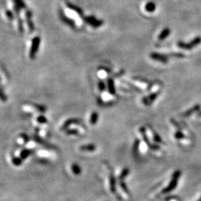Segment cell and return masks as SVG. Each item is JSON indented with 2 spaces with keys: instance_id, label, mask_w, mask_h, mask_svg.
<instances>
[{
  "instance_id": "cell-1",
  "label": "cell",
  "mask_w": 201,
  "mask_h": 201,
  "mask_svg": "<svg viewBox=\"0 0 201 201\" xmlns=\"http://www.w3.org/2000/svg\"><path fill=\"white\" fill-rule=\"evenodd\" d=\"M181 176V171L180 170H177L176 171H174V173L172 175L171 180L169 182L168 185L167 187H165L163 190L162 191V194H168L170 191H173V190L176 188V187L177 186V182L179 180V177Z\"/></svg>"
},
{
  "instance_id": "cell-2",
  "label": "cell",
  "mask_w": 201,
  "mask_h": 201,
  "mask_svg": "<svg viewBox=\"0 0 201 201\" xmlns=\"http://www.w3.org/2000/svg\"><path fill=\"white\" fill-rule=\"evenodd\" d=\"M201 43V36H197V37L194 38L191 41H190L188 43H185V42H182V41H179L177 42V45L180 48L182 49H187L190 50L192 49L193 48H194L195 46L198 45L199 44Z\"/></svg>"
},
{
  "instance_id": "cell-3",
  "label": "cell",
  "mask_w": 201,
  "mask_h": 201,
  "mask_svg": "<svg viewBox=\"0 0 201 201\" xmlns=\"http://www.w3.org/2000/svg\"><path fill=\"white\" fill-rule=\"evenodd\" d=\"M41 38L39 36H36L32 39L31 41V48L29 51V57L31 59H34L36 57V53L38 52L39 50V45H40Z\"/></svg>"
},
{
  "instance_id": "cell-4",
  "label": "cell",
  "mask_w": 201,
  "mask_h": 201,
  "mask_svg": "<svg viewBox=\"0 0 201 201\" xmlns=\"http://www.w3.org/2000/svg\"><path fill=\"white\" fill-rule=\"evenodd\" d=\"M58 12H59V16H60V19H61L62 22H64L66 25H68V26L71 27V28H75L76 24L74 19H71V18H69L68 16H67L64 13V11H63V10L61 8V7H59Z\"/></svg>"
},
{
  "instance_id": "cell-5",
  "label": "cell",
  "mask_w": 201,
  "mask_h": 201,
  "mask_svg": "<svg viewBox=\"0 0 201 201\" xmlns=\"http://www.w3.org/2000/svg\"><path fill=\"white\" fill-rule=\"evenodd\" d=\"M133 85H135L138 89H147L150 90V85L146 80L139 77H133Z\"/></svg>"
},
{
  "instance_id": "cell-6",
  "label": "cell",
  "mask_w": 201,
  "mask_h": 201,
  "mask_svg": "<svg viewBox=\"0 0 201 201\" xmlns=\"http://www.w3.org/2000/svg\"><path fill=\"white\" fill-rule=\"evenodd\" d=\"M108 186L109 191L112 194H115L116 191V181L110 168H109V175H108Z\"/></svg>"
},
{
  "instance_id": "cell-7",
  "label": "cell",
  "mask_w": 201,
  "mask_h": 201,
  "mask_svg": "<svg viewBox=\"0 0 201 201\" xmlns=\"http://www.w3.org/2000/svg\"><path fill=\"white\" fill-rule=\"evenodd\" d=\"M159 92H151L150 94H149L147 96H144L141 98V102H142L143 104L146 105V106H149V105L151 104L157 98V97L159 96Z\"/></svg>"
},
{
  "instance_id": "cell-8",
  "label": "cell",
  "mask_w": 201,
  "mask_h": 201,
  "mask_svg": "<svg viewBox=\"0 0 201 201\" xmlns=\"http://www.w3.org/2000/svg\"><path fill=\"white\" fill-rule=\"evenodd\" d=\"M115 95H112L109 92H102V95H100V99L99 101L100 102V104L103 103H112L114 101H115Z\"/></svg>"
},
{
  "instance_id": "cell-9",
  "label": "cell",
  "mask_w": 201,
  "mask_h": 201,
  "mask_svg": "<svg viewBox=\"0 0 201 201\" xmlns=\"http://www.w3.org/2000/svg\"><path fill=\"white\" fill-rule=\"evenodd\" d=\"M25 20H26L27 25H28V28L29 29L30 33L34 32L35 29L34 24L32 20V16H33V13L31 10H25Z\"/></svg>"
},
{
  "instance_id": "cell-10",
  "label": "cell",
  "mask_w": 201,
  "mask_h": 201,
  "mask_svg": "<svg viewBox=\"0 0 201 201\" xmlns=\"http://www.w3.org/2000/svg\"><path fill=\"white\" fill-rule=\"evenodd\" d=\"M65 4H66V7H68V8H69L70 10H73V11L75 12V13H77V14H78L81 18H83V16H84V14H83V10H82L81 7H80L79 6L75 5V4H74L73 3L70 2V1H68V0H65Z\"/></svg>"
},
{
  "instance_id": "cell-11",
  "label": "cell",
  "mask_w": 201,
  "mask_h": 201,
  "mask_svg": "<svg viewBox=\"0 0 201 201\" xmlns=\"http://www.w3.org/2000/svg\"><path fill=\"white\" fill-rule=\"evenodd\" d=\"M83 124L82 121L80 118H71L67 119L64 123H63V126L61 127V130H66L67 128H69L70 126L75 125V124Z\"/></svg>"
},
{
  "instance_id": "cell-12",
  "label": "cell",
  "mask_w": 201,
  "mask_h": 201,
  "mask_svg": "<svg viewBox=\"0 0 201 201\" xmlns=\"http://www.w3.org/2000/svg\"><path fill=\"white\" fill-rule=\"evenodd\" d=\"M150 58L153 59V60H156V61L160 62L162 63H167L168 62V58L166 55H164V54H161L159 53L156 52H152L150 54Z\"/></svg>"
},
{
  "instance_id": "cell-13",
  "label": "cell",
  "mask_w": 201,
  "mask_h": 201,
  "mask_svg": "<svg viewBox=\"0 0 201 201\" xmlns=\"http://www.w3.org/2000/svg\"><path fill=\"white\" fill-rule=\"evenodd\" d=\"M37 155L41 158H44V159H50V158H54L55 156V153L52 152L50 150H39L37 151Z\"/></svg>"
},
{
  "instance_id": "cell-14",
  "label": "cell",
  "mask_w": 201,
  "mask_h": 201,
  "mask_svg": "<svg viewBox=\"0 0 201 201\" xmlns=\"http://www.w3.org/2000/svg\"><path fill=\"white\" fill-rule=\"evenodd\" d=\"M118 187H119L121 194L124 196V197L127 199L129 198L130 197V191H129V189L125 182H123L122 180H120V182H118Z\"/></svg>"
},
{
  "instance_id": "cell-15",
  "label": "cell",
  "mask_w": 201,
  "mask_h": 201,
  "mask_svg": "<svg viewBox=\"0 0 201 201\" xmlns=\"http://www.w3.org/2000/svg\"><path fill=\"white\" fill-rule=\"evenodd\" d=\"M200 104H196V105H194L193 107L190 108V109H188V110L185 111V112H183V113L181 114L180 116L184 117V118H187V117H189V116H191V115H193L194 112H198V111L200 110Z\"/></svg>"
},
{
  "instance_id": "cell-16",
  "label": "cell",
  "mask_w": 201,
  "mask_h": 201,
  "mask_svg": "<svg viewBox=\"0 0 201 201\" xmlns=\"http://www.w3.org/2000/svg\"><path fill=\"white\" fill-rule=\"evenodd\" d=\"M106 87H107V90L109 93H111L112 95H115V92H116V90H115V82H114V80L111 77L107 79L106 80Z\"/></svg>"
},
{
  "instance_id": "cell-17",
  "label": "cell",
  "mask_w": 201,
  "mask_h": 201,
  "mask_svg": "<svg viewBox=\"0 0 201 201\" xmlns=\"http://www.w3.org/2000/svg\"><path fill=\"white\" fill-rule=\"evenodd\" d=\"M148 130L150 132V133H151L152 135V138H153V141L156 143H157V144H164L163 141H162V138H161L160 136H159V135L156 133V131H155L154 130H153L152 127H148Z\"/></svg>"
},
{
  "instance_id": "cell-18",
  "label": "cell",
  "mask_w": 201,
  "mask_h": 201,
  "mask_svg": "<svg viewBox=\"0 0 201 201\" xmlns=\"http://www.w3.org/2000/svg\"><path fill=\"white\" fill-rule=\"evenodd\" d=\"M22 109L25 112H30V113L37 112L36 107V103H25V104H24L22 106Z\"/></svg>"
},
{
  "instance_id": "cell-19",
  "label": "cell",
  "mask_w": 201,
  "mask_h": 201,
  "mask_svg": "<svg viewBox=\"0 0 201 201\" xmlns=\"http://www.w3.org/2000/svg\"><path fill=\"white\" fill-rule=\"evenodd\" d=\"M80 150L85 152H93L96 150V146L94 144H83L79 147Z\"/></svg>"
},
{
  "instance_id": "cell-20",
  "label": "cell",
  "mask_w": 201,
  "mask_h": 201,
  "mask_svg": "<svg viewBox=\"0 0 201 201\" xmlns=\"http://www.w3.org/2000/svg\"><path fill=\"white\" fill-rule=\"evenodd\" d=\"M30 141V138L26 133H21L17 138V142L19 144H26Z\"/></svg>"
},
{
  "instance_id": "cell-21",
  "label": "cell",
  "mask_w": 201,
  "mask_h": 201,
  "mask_svg": "<svg viewBox=\"0 0 201 201\" xmlns=\"http://www.w3.org/2000/svg\"><path fill=\"white\" fill-rule=\"evenodd\" d=\"M170 30L169 28H165L162 31H161L160 34H159V36H158V39L159 40H164L165 39H166L168 36L170 35Z\"/></svg>"
},
{
  "instance_id": "cell-22",
  "label": "cell",
  "mask_w": 201,
  "mask_h": 201,
  "mask_svg": "<svg viewBox=\"0 0 201 201\" xmlns=\"http://www.w3.org/2000/svg\"><path fill=\"white\" fill-rule=\"evenodd\" d=\"M16 19H17L18 30H19L21 34H22L24 33V31H25V30H24V21L21 18L20 15H17V16H16Z\"/></svg>"
},
{
  "instance_id": "cell-23",
  "label": "cell",
  "mask_w": 201,
  "mask_h": 201,
  "mask_svg": "<svg viewBox=\"0 0 201 201\" xmlns=\"http://www.w3.org/2000/svg\"><path fill=\"white\" fill-rule=\"evenodd\" d=\"M71 170L72 171L73 174L75 175V176H78L81 173V168L80 167V165L77 163H73L71 165Z\"/></svg>"
},
{
  "instance_id": "cell-24",
  "label": "cell",
  "mask_w": 201,
  "mask_h": 201,
  "mask_svg": "<svg viewBox=\"0 0 201 201\" xmlns=\"http://www.w3.org/2000/svg\"><path fill=\"white\" fill-rule=\"evenodd\" d=\"M31 154V150L28 148H25V149H22L19 151V156L22 159V160H25V159L28 157Z\"/></svg>"
},
{
  "instance_id": "cell-25",
  "label": "cell",
  "mask_w": 201,
  "mask_h": 201,
  "mask_svg": "<svg viewBox=\"0 0 201 201\" xmlns=\"http://www.w3.org/2000/svg\"><path fill=\"white\" fill-rule=\"evenodd\" d=\"M98 117H99V115H98V113L96 112V111L92 112L90 115V118H89V123H90L92 125L96 124L98 121Z\"/></svg>"
},
{
  "instance_id": "cell-26",
  "label": "cell",
  "mask_w": 201,
  "mask_h": 201,
  "mask_svg": "<svg viewBox=\"0 0 201 201\" xmlns=\"http://www.w3.org/2000/svg\"><path fill=\"white\" fill-rule=\"evenodd\" d=\"M156 8V4L153 1H148L147 4H145V7H144V9H145L146 11L149 12V13H153Z\"/></svg>"
},
{
  "instance_id": "cell-27",
  "label": "cell",
  "mask_w": 201,
  "mask_h": 201,
  "mask_svg": "<svg viewBox=\"0 0 201 201\" xmlns=\"http://www.w3.org/2000/svg\"><path fill=\"white\" fill-rule=\"evenodd\" d=\"M65 133L68 135H77L80 133V131L77 130L75 127H72V128H67L66 130H64Z\"/></svg>"
},
{
  "instance_id": "cell-28",
  "label": "cell",
  "mask_w": 201,
  "mask_h": 201,
  "mask_svg": "<svg viewBox=\"0 0 201 201\" xmlns=\"http://www.w3.org/2000/svg\"><path fill=\"white\" fill-rule=\"evenodd\" d=\"M130 173V169L128 168H123V170H121V173H120V175L118 176V179L119 180H123L124 179H125L127 176Z\"/></svg>"
},
{
  "instance_id": "cell-29",
  "label": "cell",
  "mask_w": 201,
  "mask_h": 201,
  "mask_svg": "<svg viewBox=\"0 0 201 201\" xmlns=\"http://www.w3.org/2000/svg\"><path fill=\"white\" fill-rule=\"evenodd\" d=\"M11 162L14 166H19L22 165V159L18 156H13L11 159Z\"/></svg>"
},
{
  "instance_id": "cell-30",
  "label": "cell",
  "mask_w": 201,
  "mask_h": 201,
  "mask_svg": "<svg viewBox=\"0 0 201 201\" xmlns=\"http://www.w3.org/2000/svg\"><path fill=\"white\" fill-rule=\"evenodd\" d=\"M140 145H141V141L138 138H135L133 144V153L134 155H135L137 153L138 149H139Z\"/></svg>"
},
{
  "instance_id": "cell-31",
  "label": "cell",
  "mask_w": 201,
  "mask_h": 201,
  "mask_svg": "<svg viewBox=\"0 0 201 201\" xmlns=\"http://www.w3.org/2000/svg\"><path fill=\"white\" fill-rule=\"evenodd\" d=\"M36 121H37L38 124H46L47 123H48V120H47V118L42 115H39V116L36 117Z\"/></svg>"
},
{
  "instance_id": "cell-32",
  "label": "cell",
  "mask_w": 201,
  "mask_h": 201,
  "mask_svg": "<svg viewBox=\"0 0 201 201\" xmlns=\"http://www.w3.org/2000/svg\"><path fill=\"white\" fill-rule=\"evenodd\" d=\"M103 25V21L101 20V19H97L96 20L94 21L92 24H90V26L92 27L93 28H98L99 27L102 26Z\"/></svg>"
},
{
  "instance_id": "cell-33",
  "label": "cell",
  "mask_w": 201,
  "mask_h": 201,
  "mask_svg": "<svg viewBox=\"0 0 201 201\" xmlns=\"http://www.w3.org/2000/svg\"><path fill=\"white\" fill-rule=\"evenodd\" d=\"M5 15L7 17V19L10 21H13V19H15V17H16V15H15L14 12H13L12 10H9V9H7V10H5Z\"/></svg>"
},
{
  "instance_id": "cell-34",
  "label": "cell",
  "mask_w": 201,
  "mask_h": 201,
  "mask_svg": "<svg viewBox=\"0 0 201 201\" xmlns=\"http://www.w3.org/2000/svg\"><path fill=\"white\" fill-rule=\"evenodd\" d=\"M98 91H99V92H100V93L104 92V90L106 89V85L103 80H100L99 81H98Z\"/></svg>"
},
{
  "instance_id": "cell-35",
  "label": "cell",
  "mask_w": 201,
  "mask_h": 201,
  "mask_svg": "<svg viewBox=\"0 0 201 201\" xmlns=\"http://www.w3.org/2000/svg\"><path fill=\"white\" fill-rule=\"evenodd\" d=\"M13 2L19 5L22 9H26V4L24 2L23 0H13Z\"/></svg>"
},
{
  "instance_id": "cell-36",
  "label": "cell",
  "mask_w": 201,
  "mask_h": 201,
  "mask_svg": "<svg viewBox=\"0 0 201 201\" xmlns=\"http://www.w3.org/2000/svg\"><path fill=\"white\" fill-rule=\"evenodd\" d=\"M174 136H175V138H176V139H178V140L182 139V138H185V135H184V133H182V132L180 130H178L175 133Z\"/></svg>"
},
{
  "instance_id": "cell-37",
  "label": "cell",
  "mask_w": 201,
  "mask_h": 201,
  "mask_svg": "<svg viewBox=\"0 0 201 201\" xmlns=\"http://www.w3.org/2000/svg\"><path fill=\"white\" fill-rule=\"evenodd\" d=\"M36 144H37V143H36L35 141H29L26 144H27V148L30 149V150H31V149L34 148Z\"/></svg>"
},
{
  "instance_id": "cell-38",
  "label": "cell",
  "mask_w": 201,
  "mask_h": 201,
  "mask_svg": "<svg viewBox=\"0 0 201 201\" xmlns=\"http://www.w3.org/2000/svg\"><path fill=\"white\" fill-rule=\"evenodd\" d=\"M170 56H172V57H185V55H184L182 53H180V52H173V53H170V54H169Z\"/></svg>"
},
{
  "instance_id": "cell-39",
  "label": "cell",
  "mask_w": 201,
  "mask_h": 201,
  "mask_svg": "<svg viewBox=\"0 0 201 201\" xmlns=\"http://www.w3.org/2000/svg\"><path fill=\"white\" fill-rule=\"evenodd\" d=\"M7 96L4 95V91H3V89H1V100L2 102H5L7 100Z\"/></svg>"
},
{
  "instance_id": "cell-40",
  "label": "cell",
  "mask_w": 201,
  "mask_h": 201,
  "mask_svg": "<svg viewBox=\"0 0 201 201\" xmlns=\"http://www.w3.org/2000/svg\"><path fill=\"white\" fill-rule=\"evenodd\" d=\"M197 116L201 117V111H200V112H198V113H197Z\"/></svg>"
},
{
  "instance_id": "cell-41",
  "label": "cell",
  "mask_w": 201,
  "mask_h": 201,
  "mask_svg": "<svg viewBox=\"0 0 201 201\" xmlns=\"http://www.w3.org/2000/svg\"><path fill=\"white\" fill-rule=\"evenodd\" d=\"M198 201H201V197H200V199H199V200H198Z\"/></svg>"
}]
</instances>
